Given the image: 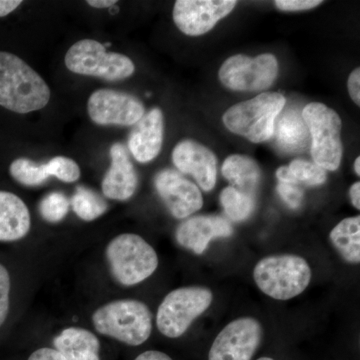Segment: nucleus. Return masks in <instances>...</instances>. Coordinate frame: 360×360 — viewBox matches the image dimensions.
Masks as SVG:
<instances>
[{"label":"nucleus","mask_w":360,"mask_h":360,"mask_svg":"<svg viewBox=\"0 0 360 360\" xmlns=\"http://www.w3.org/2000/svg\"><path fill=\"white\" fill-rule=\"evenodd\" d=\"M274 134L279 146L288 151H300L309 141V132L302 116L295 110L286 111L276 125Z\"/></svg>","instance_id":"nucleus-21"},{"label":"nucleus","mask_w":360,"mask_h":360,"mask_svg":"<svg viewBox=\"0 0 360 360\" xmlns=\"http://www.w3.org/2000/svg\"><path fill=\"white\" fill-rule=\"evenodd\" d=\"M350 200L356 210H360V182H355L349 189Z\"/></svg>","instance_id":"nucleus-37"},{"label":"nucleus","mask_w":360,"mask_h":360,"mask_svg":"<svg viewBox=\"0 0 360 360\" xmlns=\"http://www.w3.org/2000/svg\"><path fill=\"white\" fill-rule=\"evenodd\" d=\"M285 105V98L278 92H264L250 101L231 106L222 120L227 129L248 141L260 143L274 135L276 120Z\"/></svg>","instance_id":"nucleus-3"},{"label":"nucleus","mask_w":360,"mask_h":360,"mask_svg":"<svg viewBox=\"0 0 360 360\" xmlns=\"http://www.w3.org/2000/svg\"><path fill=\"white\" fill-rule=\"evenodd\" d=\"M71 205L79 219L92 221L101 217L108 210L105 201L91 189L78 186L71 198Z\"/></svg>","instance_id":"nucleus-23"},{"label":"nucleus","mask_w":360,"mask_h":360,"mask_svg":"<svg viewBox=\"0 0 360 360\" xmlns=\"http://www.w3.org/2000/svg\"><path fill=\"white\" fill-rule=\"evenodd\" d=\"M288 168L297 184L302 182L309 186H321L326 182V170L315 163L307 160H295L290 163Z\"/></svg>","instance_id":"nucleus-27"},{"label":"nucleus","mask_w":360,"mask_h":360,"mask_svg":"<svg viewBox=\"0 0 360 360\" xmlns=\"http://www.w3.org/2000/svg\"><path fill=\"white\" fill-rule=\"evenodd\" d=\"M220 202L224 206L227 217L236 222L248 219L255 206L253 196L241 193L231 186L226 187L222 191L220 194Z\"/></svg>","instance_id":"nucleus-24"},{"label":"nucleus","mask_w":360,"mask_h":360,"mask_svg":"<svg viewBox=\"0 0 360 360\" xmlns=\"http://www.w3.org/2000/svg\"><path fill=\"white\" fill-rule=\"evenodd\" d=\"M65 65L71 72L118 82L134 75V63L122 53L108 52L101 42L82 39L68 49Z\"/></svg>","instance_id":"nucleus-7"},{"label":"nucleus","mask_w":360,"mask_h":360,"mask_svg":"<svg viewBox=\"0 0 360 360\" xmlns=\"http://www.w3.org/2000/svg\"><path fill=\"white\" fill-rule=\"evenodd\" d=\"M331 243L343 259L349 264L360 262V217H348L330 232Z\"/></svg>","instance_id":"nucleus-22"},{"label":"nucleus","mask_w":360,"mask_h":360,"mask_svg":"<svg viewBox=\"0 0 360 360\" xmlns=\"http://www.w3.org/2000/svg\"><path fill=\"white\" fill-rule=\"evenodd\" d=\"M233 232L231 224L217 215H200L182 222L175 238L182 248L202 255L212 239L229 238Z\"/></svg>","instance_id":"nucleus-15"},{"label":"nucleus","mask_w":360,"mask_h":360,"mask_svg":"<svg viewBox=\"0 0 360 360\" xmlns=\"http://www.w3.org/2000/svg\"><path fill=\"white\" fill-rule=\"evenodd\" d=\"M27 360H68L58 350L53 348L44 347L35 350Z\"/></svg>","instance_id":"nucleus-33"},{"label":"nucleus","mask_w":360,"mask_h":360,"mask_svg":"<svg viewBox=\"0 0 360 360\" xmlns=\"http://www.w3.org/2000/svg\"><path fill=\"white\" fill-rule=\"evenodd\" d=\"M49 176H54L66 184L77 181L80 177V168L77 162L65 156H56L45 163Z\"/></svg>","instance_id":"nucleus-28"},{"label":"nucleus","mask_w":360,"mask_h":360,"mask_svg":"<svg viewBox=\"0 0 360 360\" xmlns=\"http://www.w3.org/2000/svg\"><path fill=\"white\" fill-rule=\"evenodd\" d=\"M51 89L33 68L11 52L0 51V106L26 115L42 110Z\"/></svg>","instance_id":"nucleus-1"},{"label":"nucleus","mask_w":360,"mask_h":360,"mask_svg":"<svg viewBox=\"0 0 360 360\" xmlns=\"http://www.w3.org/2000/svg\"><path fill=\"white\" fill-rule=\"evenodd\" d=\"M21 4L20 0H0V18L13 13Z\"/></svg>","instance_id":"nucleus-34"},{"label":"nucleus","mask_w":360,"mask_h":360,"mask_svg":"<svg viewBox=\"0 0 360 360\" xmlns=\"http://www.w3.org/2000/svg\"><path fill=\"white\" fill-rule=\"evenodd\" d=\"M155 184L161 200L175 219H186L202 207L200 188L175 170L160 172L155 176Z\"/></svg>","instance_id":"nucleus-13"},{"label":"nucleus","mask_w":360,"mask_h":360,"mask_svg":"<svg viewBox=\"0 0 360 360\" xmlns=\"http://www.w3.org/2000/svg\"><path fill=\"white\" fill-rule=\"evenodd\" d=\"M111 165L103 180V193L110 200L124 201L132 198L139 179L127 148L116 142L110 148Z\"/></svg>","instance_id":"nucleus-16"},{"label":"nucleus","mask_w":360,"mask_h":360,"mask_svg":"<svg viewBox=\"0 0 360 360\" xmlns=\"http://www.w3.org/2000/svg\"><path fill=\"white\" fill-rule=\"evenodd\" d=\"M54 349L68 360H101V342L85 328L63 329L53 340Z\"/></svg>","instance_id":"nucleus-19"},{"label":"nucleus","mask_w":360,"mask_h":360,"mask_svg":"<svg viewBox=\"0 0 360 360\" xmlns=\"http://www.w3.org/2000/svg\"><path fill=\"white\" fill-rule=\"evenodd\" d=\"M278 75V63L274 54L248 58L231 56L219 70V79L225 87L236 91H260L271 86Z\"/></svg>","instance_id":"nucleus-9"},{"label":"nucleus","mask_w":360,"mask_h":360,"mask_svg":"<svg viewBox=\"0 0 360 360\" xmlns=\"http://www.w3.org/2000/svg\"><path fill=\"white\" fill-rule=\"evenodd\" d=\"M91 319L97 333L130 347L146 342L153 331L150 309L139 300H113L97 309Z\"/></svg>","instance_id":"nucleus-2"},{"label":"nucleus","mask_w":360,"mask_h":360,"mask_svg":"<svg viewBox=\"0 0 360 360\" xmlns=\"http://www.w3.org/2000/svg\"><path fill=\"white\" fill-rule=\"evenodd\" d=\"M348 92L352 97V101H354L357 105H360V70L355 68L352 73H350L349 78L347 82Z\"/></svg>","instance_id":"nucleus-32"},{"label":"nucleus","mask_w":360,"mask_h":360,"mask_svg":"<svg viewBox=\"0 0 360 360\" xmlns=\"http://www.w3.org/2000/svg\"><path fill=\"white\" fill-rule=\"evenodd\" d=\"M253 278L264 295L276 300H288L307 290L311 269L307 260L297 255H272L258 262Z\"/></svg>","instance_id":"nucleus-4"},{"label":"nucleus","mask_w":360,"mask_h":360,"mask_svg":"<svg viewBox=\"0 0 360 360\" xmlns=\"http://www.w3.org/2000/svg\"><path fill=\"white\" fill-rule=\"evenodd\" d=\"M236 0H179L174 7V20L180 32L198 37L233 11Z\"/></svg>","instance_id":"nucleus-12"},{"label":"nucleus","mask_w":360,"mask_h":360,"mask_svg":"<svg viewBox=\"0 0 360 360\" xmlns=\"http://www.w3.org/2000/svg\"><path fill=\"white\" fill-rule=\"evenodd\" d=\"M134 360H174L165 352L158 350H148L143 354H139Z\"/></svg>","instance_id":"nucleus-35"},{"label":"nucleus","mask_w":360,"mask_h":360,"mask_svg":"<svg viewBox=\"0 0 360 360\" xmlns=\"http://www.w3.org/2000/svg\"><path fill=\"white\" fill-rule=\"evenodd\" d=\"M110 272L118 283L134 286L148 279L158 267V253L141 236L123 233L105 250Z\"/></svg>","instance_id":"nucleus-5"},{"label":"nucleus","mask_w":360,"mask_h":360,"mask_svg":"<svg viewBox=\"0 0 360 360\" xmlns=\"http://www.w3.org/2000/svg\"><path fill=\"white\" fill-rule=\"evenodd\" d=\"M354 170L356 174L360 175V158H357L354 162Z\"/></svg>","instance_id":"nucleus-39"},{"label":"nucleus","mask_w":360,"mask_h":360,"mask_svg":"<svg viewBox=\"0 0 360 360\" xmlns=\"http://www.w3.org/2000/svg\"><path fill=\"white\" fill-rule=\"evenodd\" d=\"M90 120L99 125L130 127L144 115L141 101L131 94L112 89H99L90 96L87 103Z\"/></svg>","instance_id":"nucleus-11"},{"label":"nucleus","mask_w":360,"mask_h":360,"mask_svg":"<svg viewBox=\"0 0 360 360\" xmlns=\"http://www.w3.org/2000/svg\"><path fill=\"white\" fill-rule=\"evenodd\" d=\"M276 177L281 184H297L288 167H281L276 170Z\"/></svg>","instance_id":"nucleus-36"},{"label":"nucleus","mask_w":360,"mask_h":360,"mask_svg":"<svg viewBox=\"0 0 360 360\" xmlns=\"http://www.w3.org/2000/svg\"><path fill=\"white\" fill-rule=\"evenodd\" d=\"M70 210V201L65 194L52 193L45 196L39 205V212L42 219L51 224L63 220Z\"/></svg>","instance_id":"nucleus-26"},{"label":"nucleus","mask_w":360,"mask_h":360,"mask_svg":"<svg viewBox=\"0 0 360 360\" xmlns=\"http://www.w3.org/2000/svg\"><path fill=\"white\" fill-rule=\"evenodd\" d=\"M321 4V0H276L274 2L277 8L283 11H309Z\"/></svg>","instance_id":"nucleus-31"},{"label":"nucleus","mask_w":360,"mask_h":360,"mask_svg":"<svg viewBox=\"0 0 360 360\" xmlns=\"http://www.w3.org/2000/svg\"><path fill=\"white\" fill-rule=\"evenodd\" d=\"M302 116L311 137V155L315 165L335 172L342 160L340 116L321 103L307 104Z\"/></svg>","instance_id":"nucleus-6"},{"label":"nucleus","mask_w":360,"mask_h":360,"mask_svg":"<svg viewBox=\"0 0 360 360\" xmlns=\"http://www.w3.org/2000/svg\"><path fill=\"white\" fill-rule=\"evenodd\" d=\"M262 340V324L257 319H236L227 324L213 341L208 360H251Z\"/></svg>","instance_id":"nucleus-10"},{"label":"nucleus","mask_w":360,"mask_h":360,"mask_svg":"<svg viewBox=\"0 0 360 360\" xmlns=\"http://www.w3.org/2000/svg\"><path fill=\"white\" fill-rule=\"evenodd\" d=\"M11 276L4 264H0V328L4 326L11 304Z\"/></svg>","instance_id":"nucleus-29"},{"label":"nucleus","mask_w":360,"mask_h":360,"mask_svg":"<svg viewBox=\"0 0 360 360\" xmlns=\"http://www.w3.org/2000/svg\"><path fill=\"white\" fill-rule=\"evenodd\" d=\"M116 0H89L87 4L94 8H108L116 4Z\"/></svg>","instance_id":"nucleus-38"},{"label":"nucleus","mask_w":360,"mask_h":360,"mask_svg":"<svg viewBox=\"0 0 360 360\" xmlns=\"http://www.w3.org/2000/svg\"><path fill=\"white\" fill-rule=\"evenodd\" d=\"M213 295L200 286L177 288L165 296L156 314L161 335L169 338L184 335L200 315L212 305Z\"/></svg>","instance_id":"nucleus-8"},{"label":"nucleus","mask_w":360,"mask_h":360,"mask_svg":"<svg viewBox=\"0 0 360 360\" xmlns=\"http://www.w3.org/2000/svg\"><path fill=\"white\" fill-rule=\"evenodd\" d=\"M172 161L182 174H191L200 188H214L217 177V158L212 151L193 141L179 142L172 153Z\"/></svg>","instance_id":"nucleus-14"},{"label":"nucleus","mask_w":360,"mask_h":360,"mask_svg":"<svg viewBox=\"0 0 360 360\" xmlns=\"http://www.w3.org/2000/svg\"><path fill=\"white\" fill-rule=\"evenodd\" d=\"M32 217L25 201L16 194L0 191V241L13 243L27 236Z\"/></svg>","instance_id":"nucleus-18"},{"label":"nucleus","mask_w":360,"mask_h":360,"mask_svg":"<svg viewBox=\"0 0 360 360\" xmlns=\"http://www.w3.org/2000/svg\"><path fill=\"white\" fill-rule=\"evenodd\" d=\"M221 172L231 187L255 198L262 177L260 168L255 160L245 155L229 156L222 165Z\"/></svg>","instance_id":"nucleus-20"},{"label":"nucleus","mask_w":360,"mask_h":360,"mask_svg":"<svg viewBox=\"0 0 360 360\" xmlns=\"http://www.w3.org/2000/svg\"><path fill=\"white\" fill-rule=\"evenodd\" d=\"M163 113L153 108L135 124L129 135V148L135 160L146 163L160 155L163 142Z\"/></svg>","instance_id":"nucleus-17"},{"label":"nucleus","mask_w":360,"mask_h":360,"mask_svg":"<svg viewBox=\"0 0 360 360\" xmlns=\"http://www.w3.org/2000/svg\"><path fill=\"white\" fill-rule=\"evenodd\" d=\"M257 360H274V359H270V357H260V359H258Z\"/></svg>","instance_id":"nucleus-40"},{"label":"nucleus","mask_w":360,"mask_h":360,"mask_svg":"<svg viewBox=\"0 0 360 360\" xmlns=\"http://www.w3.org/2000/svg\"><path fill=\"white\" fill-rule=\"evenodd\" d=\"M9 172L14 180L25 186H39L49 177L45 165H37L28 158H18L9 167Z\"/></svg>","instance_id":"nucleus-25"},{"label":"nucleus","mask_w":360,"mask_h":360,"mask_svg":"<svg viewBox=\"0 0 360 360\" xmlns=\"http://www.w3.org/2000/svg\"><path fill=\"white\" fill-rule=\"evenodd\" d=\"M284 202L290 208H298L302 205L303 191L296 184H281L279 182L276 188Z\"/></svg>","instance_id":"nucleus-30"}]
</instances>
